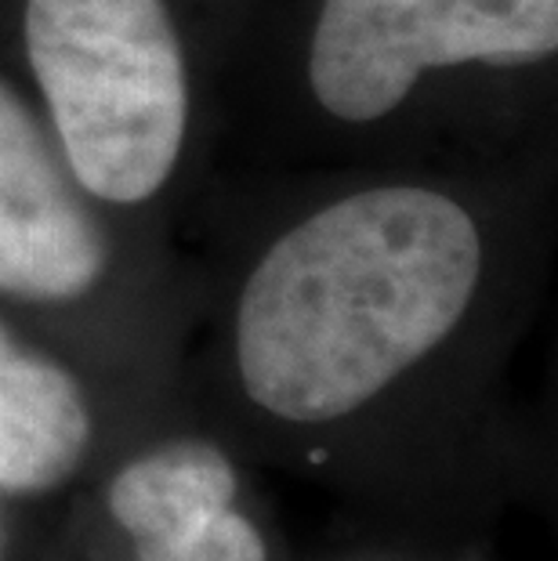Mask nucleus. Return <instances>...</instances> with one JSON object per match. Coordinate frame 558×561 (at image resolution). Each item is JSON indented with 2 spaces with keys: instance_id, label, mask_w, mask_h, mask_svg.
<instances>
[{
  "instance_id": "1",
  "label": "nucleus",
  "mask_w": 558,
  "mask_h": 561,
  "mask_svg": "<svg viewBox=\"0 0 558 561\" xmlns=\"http://www.w3.org/2000/svg\"><path fill=\"white\" fill-rule=\"evenodd\" d=\"M479 268V229L443 193L396 185L330 203L247 279V396L305 424L360 410L457 327Z\"/></svg>"
},
{
  "instance_id": "2",
  "label": "nucleus",
  "mask_w": 558,
  "mask_h": 561,
  "mask_svg": "<svg viewBox=\"0 0 558 561\" xmlns=\"http://www.w3.org/2000/svg\"><path fill=\"white\" fill-rule=\"evenodd\" d=\"M26 51L77 185L141 203L189 127V77L163 0H26Z\"/></svg>"
},
{
  "instance_id": "3",
  "label": "nucleus",
  "mask_w": 558,
  "mask_h": 561,
  "mask_svg": "<svg viewBox=\"0 0 558 561\" xmlns=\"http://www.w3.org/2000/svg\"><path fill=\"white\" fill-rule=\"evenodd\" d=\"M558 47V0H323L308 80L338 121L371 124L424 69L540 62Z\"/></svg>"
},
{
  "instance_id": "4",
  "label": "nucleus",
  "mask_w": 558,
  "mask_h": 561,
  "mask_svg": "<svg viewBox=\"0 0 558 561\" xmlns=\"http://www.w3.org/2000/svg\"><path fill=\"white\" fill-rule=\"evenodd\" d=\"M110 243L33 113L0 80V294L73 301L105 272Z\"/></svg>"
},
{
  "instance_id": "5",
  "label": "nucleus",
  "mask_w": 558,
  "mask_h": 561,
  "mask_svg": "<svg viewBox=\"0 0 558 561\" xmlns=\"http://www.w3.org/2000/svg\"><path fill=\"white\" fill-rule=\"evenodd\" d=\"M91 438L84 391L41 355L0 352V489L44 493L77 471Z\"/></svg>"
},
{
  "instance_id": "6",
  "label": "nucleus",
  "mask_w": 558,
  "mask_h": 561,
  "mask_svg": "<svg viewBox=\"0 0 558 561\" xmlns=\"http://www.w3.org/2000/svg\"><path fill=\"white\" fill-rule=\"evenodd\" d=\"M236 474L207 442H171L116 474L110 511L138 547L182 540L232 507Z\"/></svg>"
},
{
  "instance_id": "7",
  "label": "nucleus",
  "mask_w": 558,
  "mask_h": 561,
  "mask_svg": "<svg viewBox=\"0 0 558 561\" xmlns=\"http://www.w3.org/2000/svg\"><path fill=\"white\" fill-rule=\"evenodd\" d=\"M138 561H265V543L254 525L229 507L182 540L138 547Z\"/></svg>"
},
{
  "instance_id": "8",
  "label": "nucleus",
  "mask_w": 558,
  "mask_h": 561,
  "mask_svg": "<svg viewBox=\"0 0 558 561\" xmlns=\"http://www.w3.org/2000/svg\"><path fill=\"white\" fill-rule=\"evenodd\" d=\"M4 348H11V337L4 333V327H0V352H4Z\"/></svg>"
}]
</instances>
